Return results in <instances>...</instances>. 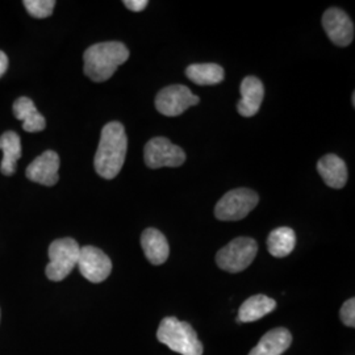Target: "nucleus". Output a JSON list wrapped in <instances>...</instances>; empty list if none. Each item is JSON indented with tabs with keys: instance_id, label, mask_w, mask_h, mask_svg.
I'll list each match as a JSON object with an SVG mask.
<instances>
[{
	"instance_id": "1",
	"label": "nucleus",
	"mask_w": 355,
	"mask_h": 355,
	"mask_svg": "<svg viewBox=\"0 0 355 355\" xmlns=\"http://www.w3.org/2000/svg\"><path fill=\"white\" fill-rule=\"evenodd\" d=\"M128 150L125 128L119 121H111L102 129L99 146L95 154L94 166L104 179H114L121 171Z\"/></svg>"
},
{
	"instance_id": "2",
	"label": "nucleus",
	"mask_w": 355,
	"mask_h": 355,
	"mask_svg": "<svg viewBox=\"0 0 355 355\" xmlns=\"http://www.w3.org/2000/svg\"><path fill=\"white\" fill-rule=\"evenodd\" d=\"M128 58L129 51L120 41L95 44L83 54V71L92 82H105L114 76L119 66L127 62Z\"/></svg>"
},
{
	"instance_id": "3",
	"label": "nucleus",
	"mask_w": 355,
	"mask_h": 355,
	"mask_svg": "<svg viewBox=\"0 0 355 355\" xmlns=\"http://www.w3.org/2000/svg\"><path fill=\"white\" fill-rule=\"evenodd\" d=\"M157 338L168 349L182 355H203V343L189 322L165 318L157 330Z\"/></svg>"
},
{
	"instance_id": "4",
	"label": "nucleus",
	"mask_w": 355,
	"mask_h": 355,
	"mask_svg": "<svg viewBox=\"0 0 355 355\" xmlns=\"http://www.w3.org/2000/svg\"><path fill=\"white\" fill-rule=\"evenodd\" d=\"M80 246L74 239H60L49 246V263L46 266V277L53 282H61L78 265Z\"/></svg>"
},
{
	"instance_id": "5",
	"label": "nucleus",
	"mask_w": 355,
	"mask_h": 355,
	"mask_svg": "<svg viewBox=\"0 0 355 355\" xmlns=\"http://www.w3.org/2000/svg\"><path fill=\"white\" fill-rule=\"evenodd\" d=\"M258 253V243L250 237H239L216 254V263L232 274L241 272L250 266Z\"/></svg>"
},
{
	"instance_id": "6",
	"label": "nucleus",
	"mask_w": 355,
	"mask_h": 355,
	"mask_svg": "<svg viewBox=\"0 0 355 355\" xmlns=\"http://www.w3.org/2000/svg\"><path fill=\"white\" fill-rule=\"evenodd\" d=\"M259 203L257 192L249 189L229 191L216 204L215 216L221 221H239L249 215Z\"/></svg>"
},
{
	"instance_id": "7",
	"label": "nucleus",
	"mask_w": 355,
	"mask_h": 355,
	"mask_svg": "<svg viewBox=\"0 0 355 355\" xmlns=\"http://www.w3.org/2000/svg\"><path fill=\"white\" fill-rule=\"evenodd\" d=\"M144 158L149 168L179 167L186 161V153L165 137H155L145 145Z\"/></svg>"
},
{
	"instance_id": "8",
	"label": "nucleus",
	"mask_w": 355,
	"mask_h": 355,
	"mask_svg": "<svg viewBox=\"0 0 355 355\" xmlns=\"http://www.w3.org/2000/svg\"><path fill=\"white\" fill-rule=\"evenodd\" d=\"M199 96L182 85H171L161 89L155 98V108L159 114L175 117L183 114L190 107L199 104Z\"/></svg>"
},
{
	"instance_id": "9",
	"label": "nucleus",
	"mask_w": 355,
	"mask_h": 355,
	"mask_svg": "<svg viewBox=\"0 0 355 355\" xmlns=\"http://www.w3.org/2000/svg\"><path fill=\"white\" fill-rule=\"evenodd\" d=\"M80 274L91 283H102L111 275L112 262L107 254L95 246L80 248L78 259Z\"/></svg>"
},
{
	"instance_id": "10",
	"label": "nucleus",
	"mask_w": 355,
	"mask_h": 355,
	"mask_svg": "<svg viewBox=\"0 0 355 355\" xmlns=\"http://www.w3.org/2000/svg\"><path fill=\"white\" fill-rule=\"evenodd\" d=\"M322 26L330 41L337 46L345 48L350 45L354 38V24L347 13L340 8L331 7L325 11L322 16Z\"/></svg>"
},
{
	"instance_id": "11",
	"label": "nucleus",
	"mask_w": 355,
	"mask_h": 355,
	"mask_svg": "<svg viewBox=\"0 0 355 355\" xmlns=\"http://www.w3.org/2000/svg\"><path fill=\"white\" fill-rule=\"evenodd\" d=\"M60 157L53 150L42 153L37 158L26 167V175L29 180L51 187L58 182L60 170Z\"/></svg>"
},
{
	"instance_id": "12",
	"label": "nucleus",
	"mask_w": 355,
	"mask_h": 355,
	"mask_svg": "<svg viewBox=\"0 0 355 355\" xmlns=\"http://www.w3.org/2000/svg\"><path fill=\"white\" fill-rule=\"evenodd\" d=\"M241 101L237 103V111L243 117H253L258 114L263 98L265 87L257 76H246L241 83Z\"/></svg>"
},
{
	"instance_id": "13",
	"label": "nucleus",
	"mask_w": 355,
	"mask_h": 355,
	"mask_svg": "<svg viewBox=\"0 0 355 355\" xmlns=\"http://www.w3.org/2000/svg\"><path fill=\"white\" fill-rule=\"evenodd\" d=\"M141 246L146 259L154 266L164 265L168 258V242L166 240L165 234L157 229L148 228L142 232Z\"/></svg>"
},
{
	"instance_id": "14",
	"label": "nucleus",
	"mask_w": 355,
	"mask_h": 355,
	"mask_svg": "<svg viewBox=\"0 0 355 355\" xmlns=\"http://www.w3.org/2000/svg\"><path fill=\"white\" fill-rule=\"evenodd\" d=\"M318 171L325 184L331 189H343L347 182V167L343 158L327 154L318 162Z\"/></svg>"
},
{
	"instance_id": "15",
	"label": "nucleus",
	"mask_w": 355,
	"mask_h": 355,
	"mask_svg": "<svg viewBox=\"0 0 355 355\" xmlns=\"http://www.w3.org/2000/svg\"><path fill=\"white\" fill-rule=\"evenodd\" d=\"M291 333L286 328H275L267 331L255 345L249 355H282L291 346Z\"/></svg>"
},
{
	"instance_id": "16",
	"label": "nucleus",
	"mask_w": 355,
	"mask_h": 355,
	"mask_svg": "<svg viewBox=\"0 0 355 355\" xmlns=\"http://www.w3.org/2000/svg\"><path fill=\"white\" fill-rule=\"evenodd\" d=\"M13 114L17 120L23 121V129L28 133L41 132L46 127L45 117L38 112L35 103L26 96L13 103Z\"/></svg>"
},
{
	"instance_id": "17",
	"label": "nucleus",
	"mask_w": 355,
	"mask_h": 355,
	"mask_svg": "<svg viewBox=\"0 0 355 355\" xmlns=\"http://www.w3.org/2000/svg\"><path fill=\"white\" fill-rule=\"evenodd\" d=\"M0 150L3 152L1 174L11 177L16 171L17 161L21 158V140L19 135L12 130L3 133L0 136Z\"/></svg>"
},
{
	"instance_id": "18",
	"label": "nucleus",
	"mask_w": 355,
	"mask_h": 355,
	"mask_svg": "<svg viewBox=\"0 0 355 355\" xmlns=\"http://www.w3.org/2000/svg\"><path fill=\"white\" fill-rule=\"evenodd\" d=\"M277 308V302L266 295H254L245 300L240 306L237 322H254Z\"/></svg>"
},
{
	"instance_id": "19",
	"label": "nucleus",
	"mask_w": 355,
	"mask_h": 355,
	"mask_svg": "<svg viewBox=\"0 0 355 355\" xmlns=\"http://www.w3.org/2000/svg\"><path fill=\"white\" fill-rule=\"evenodd\" d=\"M296 246V233L288 227L274 229L267 239V250L275 258H284L293 252Z\"/></svg>"
},
{
	"instance_id": "20",
	"label": "nucleus",
	"mask_w": 355,
	"mask_h": 355,
	"mask_svg": "<svg viewBox=\"0 0 355 355\" xmlns=\"http://www.w3.org/2000/svg\"><path fill=\"white\" fill-rule=\"evenodd\" d=\"M186 76L198 86H214L224 80L225 71L217 64H193L186 69Z\"/></svg>"
},
{
	"instance_id": "21",
	"label": "nucleus",
	"mask_w": 355,
	"mask_h": 355,
	"mask_svg": "<svg viewBox=\"0 0 355 355\" xmlns=\"http://www.w3.org/2000/svg\"><path fill=\"white\" fill-rule=\"evenodd\" d=\"M23 4L28 13L36 19L49 17L55 7L54 0H24Z\"/></svg>"
},
{
	"instance_id": "22",
	"label": "nucleus",
	"mask_w": 355,
	"mask_h": 355,
	"mask_svg": "<svg viewBox=\"0 0 355 355\" xmlns=\"http://www.w3.org/2000/svg\"><path fill=\"white\" fill-rule=\"evenodd\" d=\"M340 318L343 320V324L346 327L354 328L355 327V299L352 297L349 300H346L341 306L340 311Z\"/></svg>"
},
{
	"instance_id": "23",
	"label": "nucleus",
	"mask_w": 355,
	"mask_h": 355,
	"mask_svg": "<svg viewBox=\"0 0 355 355\" xmlns=\"http://www.w3.org/2000/svg\"><path fill=\"white\" fill-rule=\"evenodd\" d=\"M149 1L148 0H125L124 6L128 10L133 11V12H141L148 7Z\"/></svg>"
},
{
	"instance_id": "24",
	"label": "nucleus",
	"mask_w": 355,
	"mask_h": 355,
	"mask_svg": "<svg viewBox=\"0 0 355 355\" xmlns=\"http://www.w3.org/2000/svg\"><path fill=\"white\" fill-rule=\"evenodd\" d=\"M8 69V57L4 51H0V76H3Z\"/></svg>"
},
{
	"instance_id": "25",
	"label": "nucleus",
	"mask_w": 355,
	"mask_h": 355,
	"mask_svg": "<svg viewBox=\"0 0 355 355\" xmlns=\"http://www.w3.org/2000/svg\"><path fill=\"white\" fill-rule=\"evenodd\" d=\"M353 105H355V94H353Z\"/></svg>"
},
{
	"instance_id": "26",
	"label": "nucleus",
	"mask_w": 355,
	"mask_h": 355,
	"mask_svg": "<svg viewBox=\"0 0 355 355\" xmlns=\"http://www.w3.org/2000/svg\"><path fill=\"white\" fill-rule=\"evenodd\" d=\"M0 318H1V315H0Z\"/></svg>"
}]
</instances>
